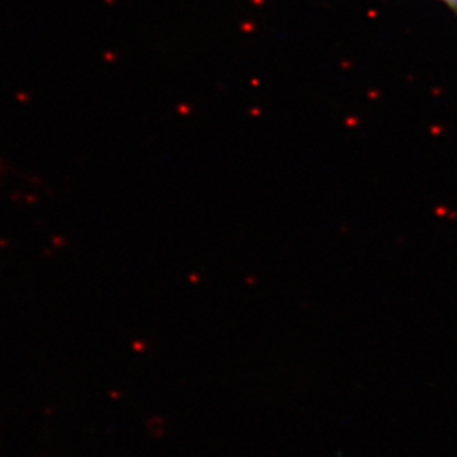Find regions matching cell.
Segmentation results:
<instances>
[{
	"label": "cell",
	"mask_w": 457,
	"mask_h": 457,
	"mask_svg": "<svg viewBox=\"0 0 457 457\" xmlns=\"http://www.w3.org/2000/svg\"><path fill=\"white\" fill-rule=\"evenodd\" d=\"M441 2H445L447 6H449L452 11L457 15V0H441Z\"/></svg>",
	"instance_id": "1"
}]
</instances>
